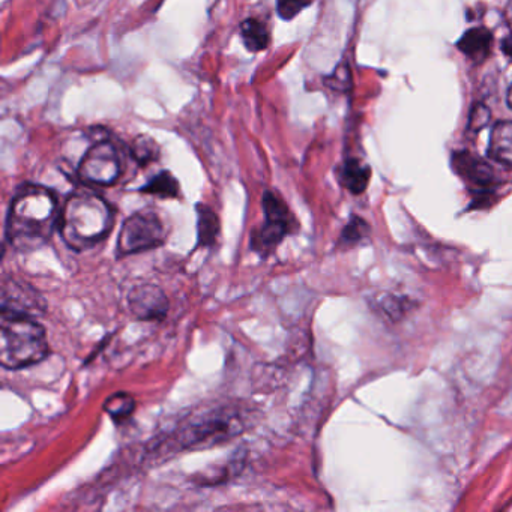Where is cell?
<instances>
[{"label": "cell", "instance_id": "5", "mask_svg": "<svg viewBox=\"0 0 512 512\" xmlns=\"http://www.w3.org/2000/svg\"><path fill=\"white\" fill-rule=\"evenodd\" d=\"M167 239V227L160 215L152 209L139 211L125 220L119 233L116 254L131 256L161 247Z\"/></svg>", "mask_w": 512, "mask_h": 512}, {"label": "cell", "instance_id": "12", "mask_svg": "<svg viewBox=\"0 0 512 512\" xmlns=\"http://www.w3.org/2000/svg\"><path fill=\"white\" fill-rule=\"evenodd\" d=\"M239 34H241L245 49L251 53L265 52L271 44L268 26L257 19L244 20L239 26Z\"/></svg>", "mask_w": 512, "mask_h": 512}, {"label": "cell", "instance_id": "14", "mask_svg": "<svg viewBox=\"0 0 512 512\" xmlns=\"http://www.w3.org/2000/svg\"><path fill=\"white\" fill-rule=\"evenodd\" d=\"M220 235V220L217 212L208 205L197 206V236L199 245L209 248L217 244Z\"/></svg>", "mask_w": 512, "mask_h": 512}, {"label": "cell", "instance_id": "1", "mask_svg": "<svg viewBox=\"0 0 512 512\" xmlns=\"http://www.w3.org/2000/svg\"><path fill=\"white\" fill-rule=\"evenodd\" d=\"M58 197L41 185H25L11 200L5 236L14 250L28 253L44 247L59 227Z\"/></svg>", "mask_w": 512, "mask_h": 512}, {"label": "cell", "instance_id": "3", "mask_svg": "<svg viewBox=\"0 0 512 512\" xmlns=\"http://www.w3.org/2000/svg\"><path fill=\"white\" fill-rule=\"evenodd\" d=\"M46 329L26 314L2 311L0 319V364L20 370L38 364L49 355Z\"/></svg>", "mask_w": 512, "mask_h": 512}, {"label": "cell", "instance_id": "4", "mask_svg": "<svg viewBox=\"0 0 512 512\" xmlns=\"http://www.w3.org/2000/svg\"><path fill=\"white\" fill-rule=\"evenodd\" d=\"M244 430L245 416H242L241 410L218 407L188 419L178 430L167 436L163 445L167 451L211 448L239 436Z\"/></svg>", "mask_w": 512, "mask_h": 512}, {"label": "cell", "instance_id": "10", "mask_svg": "<svg viewBox=\"0 0 512 512\" xmlns=\"http://www.w3.org/2000/svg\"><path fill=\"white\" fill-rule=\"evenodd\" d=\"M493 35L485 28L469 29L458 41V50L466 55L470 61L481 64L490 55Z\"/></svg>", "mask_w": 512, "mask_h": 512}, {"label": "cell", "instance_id": "18", "mask_svg": "<svg viewBox=\"0 0 512 512\" xmlns=\"http://www.w3.org/2000/svg\"><path fill=\"white\" fill-rule=\"evenodd\" d=\"M310 5L311 0H277V13L283 20H293Z\"/></svg>", "mask_w": 512, "mask_h": 512}, {"label": "cell", "instance_id": "24", "mask_svg": "<svg viewBox=\"0 0 512 512\" xmlns=\"http://www.w3.org/2000/svg\"><path fill=\"white\" fill-rule=\"evenodd\" d=\"M506 101H508V106L512 109V86L508 91V97H506Z\"/></svg>", "mask_w": 512, "mask_h": 512}, {"label": "cell", "instance_id": "17", "mask_svg": "<svg viewBox=\"0 0 512 512\" xmlns=\"http://www.w3.org/2000/svg\"><path fill=\"white\" fill-rule=\"evenodd\" d=\"M131 154L140 166H148V164L158 160L160 149L151 137L140 136L134 140L133 146H131Z\"/></svg>", "mask_w": 512, "mask_h": 512}, {"label": "cell", "instance_id": "21", "mask_svg": "<svg viewBox=\"0 0 512 512\" xmlns=\"http://www.w3.org/2000/svg\"><path fill=\"white\" fill-rule=\"evenodd\" d=\"M350 86V71L346 67H340L331 76V88L338 91H346Z\"/></svg>", "mask_w": 512, "mask_h": 512}, {"label": "cell", "instance_id": "9", "mask_svg": "<svg viewBox=\"0 0 512 512\" xmlns=\"http://www.w3.org/2000/svg\"><path fill=\"white\" fill-rule=\"evenodd\" d=\"M452 164L458 175L479 187H488L494 182L493 167L470 152H458L452 158Z\"/></svg>", "mask_w": 512, "mask_h": 512}, {"label": "cell", "instance_id": "2", "mask_svg": "<svg viewBox=\"0 0 512 512\" xmlns=\"http://www.w3.org/2000/svg\"><path fill=\"white\" fill-rule=\"evenodd\" d=\"M115 212L94 191H76L65 200L59 217V233L68 247L89 250L103 242L112 232Z\"/></svg>", "mask_w": 512, "mask_h": 512}, {"label": "cell", "instance_id": "22", "mask_svg": "<svg viewBox=\"0 0 512 512\" xmlns=\"http://www.w3.org/2000/svg\"><path fill=\"white\" fill-rule=\"evenodd\" d=\"M502 50L505 53L506 58L512 62V34L506 37L502 43Z\"/></svg>", "mask_w": 512, "mask_h": 512}, {"label": "cell", "instance_id": "11", "mask_svg": "<svg viewBox=\"0 0 512 512\" xmlns=\"http://www.w3.org/2000/svg\"><path fill=\"white\" fill-rule=\"evenodd\" d=\"M488 157L502 166L512 167V122L503 121L491 131Z\"/></svg>", "mask_w": 512, "mask_h": 512}, {"label": "cell", "instance_id": "20", "mask_svg": "<svg viewBox=\"0 0 512 512\" xmlns=\"http://www.w3.org/2000/svg\"><path fill=\"white\" fill-rule=\"evenodd\" d=\"M488 122H490V110L482 104L473 106L469 116V130L478 133L482 128L487 127Z\"/></svg>", "mask_w": 512, "mask_h": 512}, {"label": "cell", "instance_id": "13", "mask_svg": "<svg viewBox=\"0 0 512 512\" xmlns=\"http://www.w3.org/2000/svg\"><path fill=\"white\" fill-rule=\"evenodd\" d=\"M371 170L367 164L356 158H350L341 169V184L352 194H362L370 182Z\"/></svg>", "mask_w": 512, "mask_h": 512}, {"label": "cell", "instance_id": "16", "mask_svg": "<svg viewBox=\"0 0 512 512\" xmlns=\"http://www.w3.org/2000/svg\"><path fill=\"white\" fill-rule=\"evenodd\" d=\"M104 410L109 413L115 422H124L133 415L136 410V401L127 392H116L110 395L104 403Z\"/></svg>", "mask_w": 512, "mask_h": 512}, {"label": "cell", "instance_id": "23", "mask_svg": "<svg viewBox=\"0 0 512 512\" xmlns=\"http://www.w3.org/2000/svg\"><path fill=\"white\" fill-rule=\"evenodd\" d=\"M505 17L509 28L512 29V0H509L508 5H506Z\"/></svg>", "mask_w": 512, "mask_h": 512}, {"label": "cell", "instance_id": "6", "mask_svg": "<svg viewBox=\"0 0 512 512\" xmlns=\"http://www.w3.org/2000/svg\"><path fill=\"white\" fill-rule=\"evenodd\" d=\"M263 211L265 223L251 235V247L260 256L266 257L274 253L286 236L298 229V223L284 200L274 191L263 194Z\"/></svg>", "mask_w": 512, "mask_h": 512}, {"label": "cell", "instance_id": "8", "mask_svg": "<svg viewBox=\"0 0 512 512\" xmlns=\"http://www.w3.org/2000/svg\"><path fill=\"white\" fill-rule=\"evenodd\" d=\"M131 313L140 320H161L169 311V299L157 284H139L128 295Z\"/></svg>", "mask_w": 512, "mask_h": 512}, {"label": "cell", "instance_id": "7", "mask_svg": "<svg viewBox=\"0 0 512 512\" xmlns=\"http://www.w3.org/2000/svg\"><path fill=\"white\" fill-rule=\"evenodd\" d=\"M77 173L80 181L85 184L100 187L116 184L122 175L121 152L113 143L106 140L95 143L80 161Z\"/></svg>", "mask_w": 512, "mask_h": 512}, {"label": "cell", "instance_id": "15", "mask_svg": "<svg viewBox=\"0 0 512 512\" xmlns=\"http://www.w3.org/2000/svg\"><path fill=\"white\" fill-rule=\"evenodd\" d=\"M179 182L170 172H161L151 179L145 187L140 188V193L151 194L161 199H176L179 197Z\"/></svg>", "mask_w": 512, "mask_h": 512}, {"label": "cell", "instance_id": "19", "mask_svg": "<svg viewBox=\"0 0 512 512\" xmlns=\"http://www.w3.org/2000/svg\"><path fill=\"white\" fill-rule=\"evenodd\" d=\"M367 232V223H365L364 220H361V218L355 217L350 220L346 229L343 230L341 239H343L344 244H356V242L361 241L362 238L367 236Z\"/></svg>", "mask_w": 512, "mask_h": 512}]
</instances>
